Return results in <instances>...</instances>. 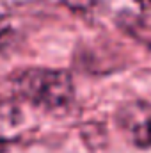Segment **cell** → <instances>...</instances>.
I'll use <instances>...</instances> for the list:
<instances>
[{"mask_svg": "<svg viewBox=\"0 0 151 153\" xmlns=\"http://www.w3.org/2000/svg\"><path fill=\"white\" fill-rule=\"evenodd\" d=\"M11 89L21 102L46 112L64 111L75 98L73 78L64 70H21L11 76Z\"/></svg>", "mask_w": 151, "mask_h": 153, "instance_id": "cell-1", "label": "cell"}, {"mask_svg": "<svg viewBox=\"0 0 151 153\" xmlns=\"http://www.w3.org/2000/svg\"><path fill=\"white\" fill-rule=\"evenodd\" d=\"M23 103L16 96H0V153L23 139L29 128V117Z\"/></svg>", "mask_w": 151, "mask_h": 153, "instance_id": "cell-2", "label": "cell"}, {"mask_svg": "<svg viewBox=\"0 0 151 153\" xmlns=\"http://www.w3.org/2000/svg\"><path fill=\"white\" fill-rule=\"evenodd\" d=\"M119 125L139 148L151 146V103L132 102L119 111Z\"/></svg>", "mask_w": 151, "mask_h": 153, "instance_id": "cell-3", "label": "cell"}, {"mask_svg": "<svg viewBox=\"0 0 151 153\" xmlns=\"http://www.w3.org/2000/svg\"><path fill=\"white\" fill-rule=\"evenodd\" d=\"M101 0H62V4L66 7H70L71 11L76 13H87L91 9H94Z\"/></svg>", "mask_w": 151, "mask_h": 153, "instance_id": "cell-4", "label": "cell"}, {"mask_svg": "<svg viewBox=\"0 0 151 153\" xmlns=\"http://www.w3.org/2000/svg\"><path fill=\"white\" fill-rule=\"evenodd\" d=\"M39 0H0V7L2 9H14V7H23L29 4H34Z\"/></svg>", "mask_w": 151, "mask_h": 153, "instance_id": "cell-5", "label": "cell"}, {"mask_svg": "<svg viewBox=\"0 0 151 153\" xmlns=\"http://www.w3.org/2000/svg\"><path fill=\"white\" fill-rule=\"evenodd\" d=\"M9 36H11V30H9V27H5V25H0V50L9 43Z\"/></svg>", "mask_w": 151, "mask_h": 153, "instance_id": "cell-6", "label": "cell"}]
</instances>
